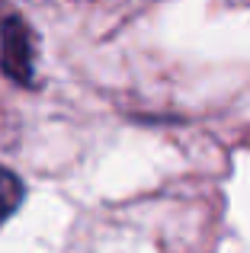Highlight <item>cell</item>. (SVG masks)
Wrapping results in <instances>:
<instances>
[{"instance_id":"6da1fadb","label":"cell","mask_w":250,"mask_h":253,"mask_svg":"<svg viewBox=\"0 0 250 253\" xmlns=\"http://www.w3.org/2000/svg\"><path fill=\"white\" fill-rule=\"evenodd\" d=\"M0 71L19 86L36 84V36L23 16L0 23Z\"/></svg>"},{"instance_id":"7a4b0ae2","label":"cell","mask_w":250,"mask_h":253,"mask_svg":"<svg viewBox=\"0 0 250 253\" xmlns=\"http://www.w3.org/2000/svg\"><path fill=\"white\" fill-rule=\"evenodd\" d=\"M23 199H26V186H23V179H19L13 170L0 167V224H3L6 218H10L13 211L23 205Z\"/></svg>"}]
</instances>
